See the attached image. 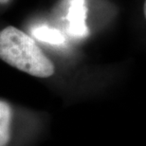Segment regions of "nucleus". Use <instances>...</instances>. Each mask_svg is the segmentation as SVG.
I'll return each instance as SVG.
<instances>
[{"mask_svg":"<svg viewBox=\"0 0 146 146\" xmlns=\"http://www.w3.org/2000/svg\"><path fill=\"white\" fill-rule=\"evenodd\" d=\"M0 59L34 77L48 78L55 72L53 63L33 38L13 26L0 31Z\"/></svg>","mask_w":146,"mask_h":146,"instance_id":"1","label":"nucleus"},{"mask_svg":"<svg viewBox=\"0 0 146 146\" xmlns=\"http://www.w3.org/2000/svg\"><path fill=\"white\" fill-rule=\"evenodd\" d=\"M86 14L87 8L84 0H71L69 2V8L66 15L69 34L76 37H86L88 35Z\"/></svg>","mask_w":146,"mask_h":146,"instance_id":"2","label":"nucleus"},{"mask_svg":"<svg viewBox=\"0 0 146 146\" xmlns=\"http://www.w3.org/2000/svg\"><path fill=\"white\" fill-rule=\"evenodd\" d=\"M13 110L5 101L0 100V146H7L11 139Z\"/></svg>","mask_w":146,"mask_h":146,"instance_id":"3","label":"nucleus"},{"mask_svg":"<svg viewBox=\"0 0 146 146\" xmlns=\"http://www.w3.org/2000/svg\"><path fill=\"white\" fill-rule=\"evenodd\" d=\"M33 35L38 40L52 45H62L65 43V36L56 29L48 28L46 26H40L33 31Z\"/></svg>","mask_w":146,"mask_h":146,"instance_id":"4","label":"nucleus"},{"mask_svg":"<svg viewBox=\"0 0 146 146\" xmlns=\"http://www.w3.org/2000/svg\"><path fill=\"white\" fill-rule=\"evenodd\" d=\"M10 0H0V4H6V3H8Z\"/></svg>","mask_w":146,"mask_h":146,"instance_id":"5","label":"nucleus"}]
</instances>
